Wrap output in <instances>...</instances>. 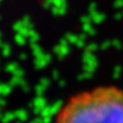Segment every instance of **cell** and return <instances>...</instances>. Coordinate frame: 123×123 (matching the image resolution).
I'll list each match as a JSON object with an SVG mask.
<instances>
[{
  "mask_svg": "<svg viewBox=\"0 0 123 123\" xmlns=\"http://www.w3.org/2000/svg\"><path fill=\"white\" fill-rule=\"evenodd\" d=\"M55 123H123V89L103 85L78 92L60 109Z\"/></svg>",
  "mask_w": 123,
  "mask_h": 123,
  "instance_id": "cell-1",
  "label": "cell"
}]
</instances>
